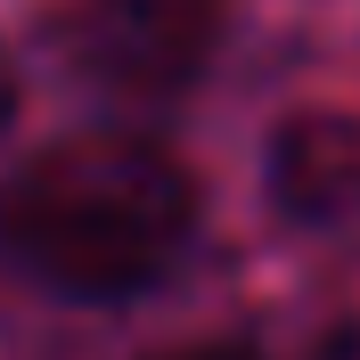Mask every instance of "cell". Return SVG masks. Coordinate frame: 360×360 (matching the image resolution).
<instances>
[{
	"mask_svg": "<svg viewBox=\"0 0 360 360\" xmlns=\"http://www.w3.org/2000/svg\"><path fill=\"white\" fill-rule=\"evenodd\" d=\"M197 238V188L148 139H58L0 180V262L58 303H131Z\"/></svg>",
	"mask_w": 360,
	"mask_h": 360,
	"instance_id": "6da1fadb",
	"label": "cell"
},
{
	"mask_svg": "<svg viewBox=\"0 0 360 360\" xmlns=\"http://www.w3.org/2000/svg\"><path fill=\"white\" fill-rule=\"evenodd\" d=\"M58 49L107 98H180L221 49V0H82Z\"/></svg>",
	"mask_w": 360,
	"mask_h": 360,
	"instance_id": "7a4b0ae2",
	"label": "cell"
},
{
	"mask_svg": "<svg viewBox=\"0 0 360 360\" xmlns=\"http://www.w3.org/2000/svg\"><path fill=\"white\" fill-rule=\"evenodd\" d=\"M270 205L295 229L360 221V115H287L270 131Z\"/></svg>",
	"mask_w": 360,
	"mask_h": 360,
	"instance_id": "3957f363",
	"label": "cell"
},
{
	"mask_svg": "<svg viewBox=\"0 0 360 360\" xmlns=\"http://www.w3.org/2000/svg\"><path fill=\"white\" fill-rule=\"evenodd\" d=\"M8 115H17V58H8V41H0V131H8Z\"/></svg>",
	"mask_w": 360,
	"mask_h": 360,
	"instance_id": "277c9868",
	"label": "cell"
},
{
	"mask_svg": "<svg viewBox=\"0 0 360 360\" xmlns=\"http://www.w3.org/2000/svg\"><path fill=\"white\" fill-rule=\"evenodd\" d=\"M164 360H254V352H229V344H213V352H164Z\"/></svg>",
	"mask_w": 360,
	"mask_h": 360,
	"instance_id": "8992f818",
	"label": "cell"
},
{
	"mask_svg": "<svg viewBox=\"0 0 360 360\" xmlns=\"http://www.w3.org/2000/svg\"><path fill=\"white\" fill-rule=\"evenodd\" d=\"M311 360H360V328H336L328 344H311Z\"/></svg>",
	"mask_w": 360,
	"mask_h": 360,
	"instance_id": "5b68a950",
	"label": "cell"
}]
</instances>
